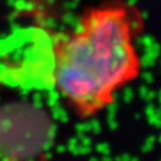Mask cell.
<instances>
[{
    "label": "cell",
    "instance_id": "1",
    "mask_svg": "<svg viewBox=\"0 0 161 161\" xmlns=\"http://www.w3.org/2000/svg\"><path fill=\"white\" fill-rule=\"evenodd\" d=\"M140 12L122 0L92 6L75 28L54 42V87L81 119L92 118L141 74L135 40Z\"/></svg>",
    "mask_w": 161,
    "mask_h": 161
},
{
    "label": "cell",
    "instance_id": "2",
    "mask_svg": "<svg viewBox=\"0 0 161 161\" xmlns=\"http://www.w3.org/2000/svg\"><path fill=\"white\" fill-rule=\"evenodd\" d=\"M54 42L55 38L37 28L0 37V84L23 90L54 87Z\"/></svg>",
    "mask_w": 161,
    "mask_h": 161
}]
</instances>
